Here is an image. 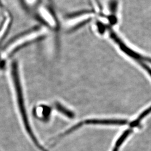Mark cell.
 <instances>
[{"label": "cell", "mask_w": 151, "mask_h": 151, "mask_svg": "<svg viewBox=\"0 0 151 151\" xmlns=\"http://www.w3.org/2000/svg\"><path fill=\"white\" fill-rule=\"evenodd\" d=\"M11 76L13 84L14 85V88L15 90L17 101L18 104L19 109L22 116L23 123L27 132L30 137L31 138L34 143L37 146L39 150L42 151H45L43 147H42L39 143L37 138L34 135L32 129L31 128L29 121L27 118V113L26 111V108L25 106L24 99L23 96V92L22 90V83L20 81V77L19 74V63L16 60H13L11 62Z\"/></svg>", "instance_id": "obj_1"}, {"label": "cell", "mask_w": 151, "mask_h": 151, "mask_svg": "<svg viewBox=\"0 0 151 151\" xmlns=\"http://www.w3.org/2000/svg\"><path fill=\"white\" fill-rule=\"evenodd\" d=\"M43 35L39 27H32L26 32L19 34L6 44L4 47L3 55L9 57L27 45L39 40Z\"/></svg>", "instance_id": "obj_2"}, {"label": "cell", "mask_w": 151, "mask_h": 151, "mask_svg": "<svg viewBox=\"0 0 151 151\" xmlns=\"http://www.w3.org/2000/svg\"><path fill=\"white\" fill-rule=\"evenodd\" d=\"M86 124H103V125H125L128 121L123 119H89L86 120Z\"/></svg>", "instance_id": "obj_3"}, {"label": "cell", "mask_w": 151, "mask_h": 151, "mask_svg": "<svg viewBox=\"0 0 151 151\" xmlns=\"http://www.w3.org/2000/svg\"><path fill=\"white\" fill-rule=\"evenodd\" d=\"M133 132V130L132 129H128L124 131V133L122 134L119 138V139L116 141L115 145L114 147L113 151H119V148L122 145V143L124 142V140L127 139V138L128 137V135L130 134Z\"/></svg>", "instance_id": "obj_4"}, {"label": "cell", "mask_w": 151, "mask_h": 151, "mask_svg": "<svg viewBox=\"0 0 151 151\" xmlns=\"http://www.w3.org/2000/svg\"><path fill=\"white\" fill-rule=\"evenodd\" d=\"M55 108L58 111H59L60 113L64 114L66 116L68 117L69 118L72 119L75 116V114L70 110H68L67 109L65 108L63 106H62L60 103H57L55 105Z\"/></svg>", "instance_id": "obj_5"}, {"label": "cell", "mask_w": 151, "mask_h": 151, "mask_svg": "<svg viewBox=\"0 0 151 151\" xmlns=\"http://www.w3.org/2000/svg\"><path fill=\"white\" fill-rule=\"evenodd\" d=\"M150 113H151V106H150L149 108H148L147 109H146L144 112H143L141 114L137 119H135V120H134V121H133L130 124V127L131 128H134V127H137L140 123V122L142 121V120L143 119L145 116H146L147 115H148Z\"/></svg>", "instance_id": "obj_6"}, {"label": "cell", "mask_w": 151, "mask_h": 151, "mask_svg": "<svg viewBox=\"0 0 151 151\" xmlns=\"http://www.w3.org/2000/svg\"><path fill=\"white\" fill-rule=\"evenodd\" d=\"M83 123L82 122H80V123H78L77 124H76L75 125V126H73V127H72L70 129H69L67 131H66L64 133H63V134H62L61 135H60V137H63V136H65V135H67V134H69V133H70L71 132H72L73 131H75V130L77 129L78 128H79L80 127H81V126L83 125Z\"/></svg>", "instance_id": "obj_7"}, {"label": "cell", "mask_w": 151, "mask_h": 151, "mask_svg": "<svg viewBox=\"0 0 151 151\" xmlns=\"http://www.w3.org/2000/svg\"><path fill=\"white\" fill-rule=\"evenodd\" d=\"M4 5L2 0H0V9L4 8Z\"/></svg>", "instance_id": "obj_8"}]
</instances>
